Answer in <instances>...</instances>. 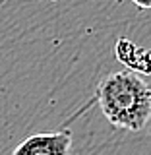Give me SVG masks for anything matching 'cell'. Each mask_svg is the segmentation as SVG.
<instances>
[{
  "mask_svg": "<svg viewBox=\"0 0 151 155\" xmlns=\"http://www.w3.org/2000/svg\"><path fill=\"white\" fill-rule=\"evenodd\" d=\"M97 101L114 128L140 132L151 120V85L136 72H113L103 78Z\"/></svg>",
  "mask_w": 151,
  "mask_h": 155,
  "instance_id": "cell-1",
  "label": "cell"
},
{
  "mask_svg": "<svg viewBox=\"0 0 151 155\" xmlns=\"http://www.w3.org/2000/svg\"><path fill=\"white\" fill-rule=\"evenodd\" d=\"M138 8H143V10H151V0H132Z\"/></svg>",
  "mask_w": 151,
  "mask_h": 155,
  "instance_id": "cell-3",
  "label": "cell"
},
{
  "mask_svg": "<svg viewBox=\"0 0 151 155\" xmlns=\"http://www.w3.org/2000/svg\"><path fill=\"white\" fill-rule=\"evenodd\" d=\"M72 149L70 132L33 134L12 151V155H68Z\"/></svg>",
  "mask_w": 151,
  "mask_h": 155,
  "instance_id": "cell-2",
  "label": "cell"
}]
</instances>
